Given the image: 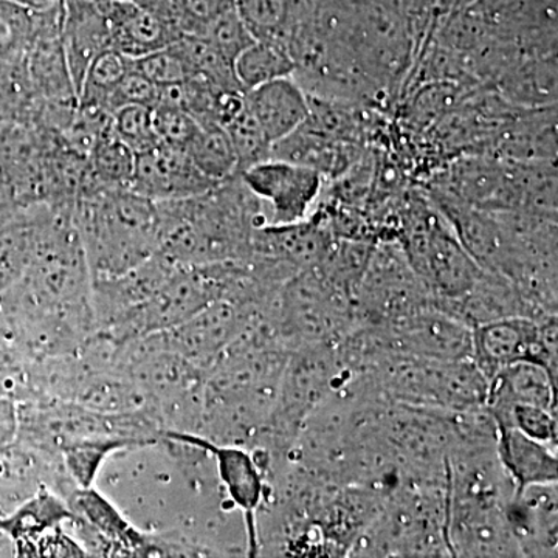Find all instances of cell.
Instances as JSON below:
<instances>
[{"label":"cell","mask_w":558,"mask_h":558,"mask_svg":"<svg viewBox=\"0 0 558 558\" xmlns=\"http://www.w3.org/2000/svg\"><path fill=\"white\" fill-rule=\"evenodd\" d=\"M159 253L179 266L248 258L255 231L270 223L267 205L241 175L191 199L157 202Z\"/></svg>","instance_id":"1"},{"label":"cell","mask_w":558,"mask_h":558,"mask_svg":"<svg viewBox=\"0 0 558 558\" xmlns=\"http://www.w3.org/2000/svg\"><path fill=\"white\" fill-rule=\"evenodd\" d=\"M73 222L92 279L124 274L159 252L157 204L134 191H83L73 204Z\"/></svg>","instance_id":"2"},{"label":"cell","mask_w":558,"mask_h":558,"mask_svg":"<svg viewBox=\"0 0 558 558\" xmlns=\"http://www.w3.org/2000/svg\"><path fill=\"white\" fill-rule=\"evenodd\" d=\"M266 319L290 352L333 347L359 326L354 300L330 284L315 267L296 271L281 286Z\"/></svg>","instance_id":"3"},{"label":"cell","mask_w":558,"mask_h":558,"mask_svg":"<svg viewBox=\"0 0 558 558\" xmlns=\"http://www.w3.org/2000/svg\"><path fill=\"white\" fill-rule=\"evenodd\" d=\"M65 499L73 512L69 524L75 529L76 539L87 556H201L196 546L186 545L182 539H163L138 531L94 486L76 487Z\"/></svg>","instance_id":"4"},{"label":"cell","mask_w":558,"mask_h":558,"mask_svg":"<svg viewBox=\"0 0 558 558\" xmlns=\"http://www.w3.org/2000/svg\"><path fill=\"white\" fill-rule=\"evenodd\" d=\"M435 306L398 241H377L355 293L359 325L388 326Z\"/></svg>","instance_id":"5"},{"label":"cell","mask_w":558,"mask_h":558,"mask_svg":"<svg viewBox=\"0 0 558 558\" xmlns=\"http://www.w3.org/2000/svg\"><path fill=\"white\" fill-rule=\"evenodd\" d=\"M557 317H509L472 329V360L487 380L521 360L542 363L557 377Z\"/></svg>","instance_id":"6"},{"label":"cell","mask_w":558,"mask_h":558,"mask_svg":"<svg viewBox=\"0 0 558 558\" xmlns=\"http://www.w3.org/2000/svg\"><path fill=\"white\" fill-rule=\"evenodd\" d=\"M264 315L266 311L258 307L220 299L159 336L165 344L204 371Z\"/></svg>","instance_id":"7"},{"label":"cell","mask_w":558,"mask_h":558,"mask_svg":"<svg viewBox=\"0 0 558 558\" xmlns=\"http://www.w3.org/2000/svg\"><path fill=\"white\" fill-rule=\"evenodd\" d=\"M180 442L199 447L211 454L216 476L227 498L244 517L247 529L248 556H258L256 513L267 494V480L253 451L247 447L215 444L193 433L165 432L163 442Z\"/></svg>","instance_id":"8"},{"label":"cell","mask_w":558,"mask_h":558,"mask_svg":"<svg viewBox=\"0 0 558 558\" xmlns=\"http://www.w3.org/2000/svg\"><path fill=\"white\" fill-rule=\"evenodd\" d=\"M240 175L248 190L267 205L270 223L275 226L310 218L326 182L318 171L279 159L259 161Z\"/></svg>","instance_id":"9"},{"label":"cell","mask_w":558,"mask_h":558,"mask_svg":"<svg viewBox=\"0 0 558 558\" xmlns=\"http://www.w3.org/2000/svg\"><path fill=\"white\" fill-rule=\"evenodd\" d=\"M381 328L398 354L438 362L472 360V329L436 306Z\"/></svg>","instance_id":"10"},{"label":"cell","mask_w":558,"mask_h":558,"mask_svg":"<svg viewBox=\"0 0 558 558\" xmlns=\"http://www.w3.org/2000/svg\"><path fill=\"white\" fill-rule=\"evenodd\" d=\"M508 506L499 502L450 501L447 538L453 557H521L510 532Z\"/></svg>","instance_id":"11"},{"label":"cell","mask_w":558,"mask_h":558,"mask_svg":"<svg viewBox=\"0 0 558 558\" xmlns=\"http://www.w3.org/2000/svg\"><path fill=\"white\" fill-rule=\"evenodd\" d=\"M219 185L208 179L190 159L189 153L175 146L157 145L135 156L131 191L153 202L191 199Z\"/></svg>","instance_id":"12"},{"label":"cell","mask_w":558,"mask_h":558,"mask_svg":"<svg viewBox=\"0 0 558 558\" xmlns=\"http://www.w3.org/2000/svg\"><path fill=\"white\" fill-rule=\"evenodd\" d=\"M60 39L70 80L78 98L92 61L113 49L108 0H64Z\"/></svg>","instance_id":"13"},{"label":"cell","mask_w":558,"mask_h":558,"mask_svg":"<svg viewBox=\"0 0 558 558\" xmlns=\"http://www.w3.org/2000/svg\"><path fill=\"white\" fill-rule=\"evenodd\" d=\"M506 515L521 557H557V483L520 488Z\"/></svg>","instance_id":"14"},{"label":"cell","mask_w":558,"mask_h":558,"mask_svg":"<svg viewBox=\"0 0 558 558\" xmlns=\"http://www.w3.org/2000/svg\"><path fill=\"white\" fill-rule=\"evenodd\" d=\"M68 499L43 487L11 515L0 517V532L14 543L20 557H44L51 535L72 520Z\"/></svg>","instance_id":"15"},{"label":"cell","mask_w":558,"mask_h":558,"mask_svg":"<svg viewBox=\"0 0 558 558\" xmlns=\"http://www.w3.org/2000/svg\"><path fill=\"white\" fill-rule=\"evenodd\" d=\"M488 156L506 161H556L557 106L521 108L492 143Z\"/></svg>","instance_id":"16"},{"label":"cell","mask_w":558,"mask_h":558,"mask_svg":"<svg viewBox=\"0 0 558 558\" xmlns=\"http://www.w3.org/2000/svg\"><path fill=\"white\" fill-rule=\"evenodd\" d=\"M245 105L271 145L299 130L311 112L310 97L293 75L245 92Z\"/></svg>","instance_id":"17"},{"label":"cell","mask_w":558,"mask_h":558,"mask_svg":"<svg viewBox=\"0 0 558 558\" xmlns=\"http://www.w3.org/2000/svg\"><path fill=\"white\" fill-rule=\"evenodd\" d=\"M512 405L557 411V377L534 360H521L498 371L488 380L486 409L498 414Z\"/></svg>","instance_id":"18"},{"label":"cell","mask_w":558,"mask_h":558,"mask_svg":"<svg viewBox=\"0 0 558 558\" xmlns=\"http://www.w3.org/2000/svg\"><path fill=\"white\" fill-rule=\"evenodd\" d=\"M108 14L112 47L131 60L165 49L182 36L174 22L130 0H108Z\"/></svg>","instance_id":"19"},{"label":"cell","mask_w":558,"mask_h":558,"mask_svg":"<svg viewBox=\"0 0 558 558\" xmlns=\"http://www.w3.org/2000/svg\"><path fill=\"white\" fill-rule=\"evenodd\" d=\"M492 89L520 108L557 106V54L520 51Z\"/></svg>","instance_id":"20"},{"label":"cell","mask_w":558,"mask_h":558,"mask_svg":"<svg viewBox=\"0 0 558 558\" xmlns=\"http://www.w3.org/2000/svg\"><path fill=\"white\" fill-rule=\"evenodd\" d=\"M499 462L517 490L534 484L558 483L557 447L529 438L517 428H497Z\"/></svg>","instance_id":"21"},{"label":"cell","mask_w":558,"mask_h":558,"mask_svg":"<svg viewBox=\"0 0 558 558\" xmlns=\"http://www.w3.org/2000/svg\"><path fill=\"white\" fill-rule=\"evenodd\" d=\"M236 5L256 39L278 40L286 46L311 13L314 0H236Z\"/></svg>","instance_id":"22"},{"label":"cell","mask_w":558,"mask_h":558,"mask_svg":"<svg viewBox=\"0 0 558 558\" xmlns=\"http://www.w3.org/2000/svg\"><path fill=\"white\" fill-rule=\"evenodd\" d=\"M233 70L238 83L247 92L270 81L292 76L295 61L284 44L256 39L236 58Z\"/></svg>","instance_id":"23"},{"label":"cell","mask_w":558,"mask_h":558,"mask_svg":"<svg viewBox=\"0 0 558 558\" xmlns=\"http://www.w3.org/2000/svg\"><path fill=\"white\" fill-rule=\"evenodd\" d=\"M135 154L116 135L101 140L87 157V178L83 189H130Z\"/></svg>","instance_id":"24"},{"label":"cell","mask_w":558,"mask_h":558,"mask_svg":"<svg viewBox=\"0 0 558 558\" xmlns=\"http://www.w3.org/2000/svg\"><path fill=\"white\" fill-rule=\"evenodd\" d=\"M185 150L193 163L215 182L220 183L238 174L236 154L229 135L219 124H199Z\"/></svg>","instance_id":"25"},{"label":"cell","mask_w":558,"mask_h":558,"mask_svg":"<svg viewBox=\"0 0 558 558\" xmlns=\"http://www.w3.org/2000/svg\"><path fill=\"white\" fill-rule=\"evenodd\" d=\"M131 60L116 49H109L98 54L87 69L86 78L81 86L78 108L94 109L108 112L110 94L119 81L126 75Z\"/></svg>","instance_id":"26"},{"label":"cell","mask_w":558,"mask_h":558,"mask_svg":"<svg viewBox=\"0 0 558 558\" xmlns=\"http://www.w3.org/2000/svg\"><path fill=\"white\" fill-rule=\"evenodd\" d=\"M222 128L229 135L231 146L236 154L238 174L259 161L269 159L270 140L264 134L263 128L252 116L247 105L227 120Z\"/></svg>","instance_id":"27"},{"label":"cell","mask_w":558,"mask_h":558,"mask_svg":"<svg viewBox=\"0 0 558 558\" xmlns=\"http://www.w3.org/2000/svg\"><path fill=\"white\" fill-rule=\"evenodd\" d=\"M199 38L207 40L209 46L231 64H234L242 51L256 40L245 21L242 20L238 5L219 14Z\"/></svg>","instance_id":"28"},{"label":"cell","mask_w":558,"mask_h":558,"mask_svg":"<svg viewBox=\"0 0 558 558\" xmlns=\"http://www.w3.org/2000/svg\"><path fill=\"white\" fill-rule=\"evenodd\" d=\"M497 428L512 427L529 438L557 447V411L535 405H512L498 414H490Z\"/></svg>","instance_id":"29"},{"label":"cell","mask_w":558,"mask_h":558,"mask_svg":"<svg viewBox=\"0 0 558 558\" xmlns=\"http://www.w3.org/2000/svg\"><path fill=\"white\" fill-rule=\"evenodd\" d=\"M113 135L135 154L160 145L154 130L153 109L145 106H123L112 113Z\"/></svg>","instance_id":"30"},{"label":"cell","mask_w":558,"mask_h":558,"mask_svg":"<svg viewBox=\"0 0 558 558\" xmlns=\"http://www.w3.org/2000/svg\"><path fill=\"white\" fill-rule=\"evenodd\" d=\"M132 68L157 87H168L191 78V69L178 40L165 49L131 60Z\"/></svg>","instance_id":"31"},{"label":"cell","mask_w":558,"mask_h":558,"mask_svg":"<svg viewBox=\"0 0 558 558\" xmlns=\"http://www.w3.org/2000/svg\"><path fill=\"white\" fill-rule=\"evenodd\" d=\"M236 7V0H171V20L180 35L201 36L223 11Z\"/></svg>","instance_id":"32"},{"label":"cell","mask_w":558,"mask_h":558,"mask_svg":"<svg viewBox=\"0 0 558 558\" xmlns=\"http://www.w3.org/2000/svg\"><path fill=\"white\" fill-rule=\"evenodd\" d=\"M153 121L160 143L182 149H185L199 128V123L189 112L168 105L154 106Z\"/></svg>","instance_id":"33"},{"label":"cell","mask_w":558,"mask_h":558,"mask_svg":"<svg viewBox=\"0 0 558 558\" xmlns=\"http://www.w3.org/2000/svg\"><path fill=\"white\" fill-rule=\"evenodd\" d=\"M159 87L145 78L131 64L126 75L119 81L116 89L110 94L108 112L112 116L117 109L123 108V106H145V108L153 109L159 101Z\"/></svg>","instance_id":"34"},{"label":"cell","mask_w":558,"mask_h":558,"mask_svg":"<svg viewBox=\"0 0 558 558\" xmlns=\"http://www.w3.org/2000/svg\"><path fill=\"white\" fill-rule=\"evenodd\" d=\"M20 432V409L14 400L0 396V451L17 438Z\"/></svg>","instance_id":"35"},{"label":"cell","mask_w":558,"mask_h":558,"mask_svg":"<svg viewBox=\"0 0 558 558\" xmlns=\"http://www.w3.org/2000/svg\"><path fill=\"white\" fill-rule=\"evenodd\" d=\"M10 2L17 3L36 14H49L62 11L64 0H10Z\"/></svg>","instance_id":"36"},{"label":"cell","mask_w":558,"mask_h":558,"mask_svg":"<svg viewBox=\"0 0 558 558\" xmlns=\"http://www.w3.org/2000/svg\"><path fill=\"white\" fill-rule=\"evenodd\" d=\"M130 2L138 5L140 9L148 10L150 13L171 20V0H130Z\"/></svg>","instance_id":"37"}]
</instances>
